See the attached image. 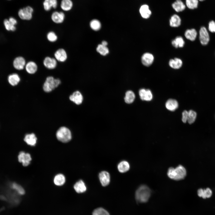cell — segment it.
<instances>
[{"label":"cell","instance_id":"cell-1","mask_svg":"<svg viewBox=\"0 0 215 215\" xmlns=\"http://www.w3.org/2000/svg\"><path fill=\"white\" fill-rule=\"evenodd\" d=\"M186 175L185 168L182 165H179L175 168H170L168 171L167 175L170 179L179 180L184 179Z\"/></svg>","mask_w":215,"mask_h":215},{"label":"cell","instance_id":"cell-2","mask_svg":"<svg viewBox=\"0 0 215 215\" xmlns=\"http://www.w3.org/2000/svg\"><path fill=\"white\" fill-rule=\"evenodd\" d=\"M150 195L151 191L150 188L146 185H143L136 190L135 198L139 202H145L148 201Z\"/></svg>","mask_w":215,"mask_h":215},{"label":"cell","instance_id":"cell-3","mask_svg":"<svg viewBox=\"0 0 215 215\" xmlns=\"http://www.w3.org/2000/svg\"><path fill=\"white\" fill-rule=\"evenodd\" d=\"M56 136L58 140L63 143L67 142L72 139L70 131L65 127H60L56 132Z\"/></svg>","mask_w":215,"mask_h":215},{"label":"cell","instance_id":"cell-4","mask_svg":"<svg viewBox=\"0 0 215 215\" xmlns=\"http://www.w3.org/2000/svg\"><path fill=\"white\" fill-rule=\"evenodd\" d=\"M60 80L52 76L47 77L43 85V89L46 92H49L57 87L61 83Z\"/></svg>","mask_w":215,"mask_h":215},{"label":"cell","instance_id":"cell-5","mask_svg":"<svg viewBox=\"0 0 215 215\" xmlns=\"http://www.w3.org/2000/svg\"><path fill=\"white\" fill-rule=\"evenodd\" d=\"M139 12L141 17L145 19H150L152 14L150 6L147 3H143L140 5Z\"/></svg>","mask_w":215,"mask_h":215},{"label":"cell","instance_id":"cell-6","mask_svg":"<svg viewBox=\"0 0 215 215\" xmlns=\"http://www.w3.org/2000/svg\"><path fill=\"white\" fill-rule=\"evenodd\" d=\"M33 12V8L28 6L20 9L18 12V15L21 19L29 20L32 19Z\"/></svg>","mask_w":215,"mask_h":215},{"label":"cell","instance_id":"cell-7","mask_svg":"<svg viewBox=\"0 0 215 215\" xmlns=\"http://www.w3.org/2000/svg\"><path fill=\"white\" fill-rule=\"evenodd\" d=\"M171 6L175 13L178 14L183 12L187 9L183 0H175L171 3Z\"/></svg>","mask_w":215,"mask_h":215},{"label":"cell","instance_id":"cell-8","mask_svg":"<svg viewBox=\"0 0 215 215\" xmlns=\"http://www.w3.org/2000/svg\"><path fill=\"white\" fill-rule=\"evenodd\" d=\"M18 160L19 162L22 163L23 166L26 167L30 164L32 158L30 153L21 151L19 153Z\"/></svg>","mask_w":215,"mask_h":215},{"label":"cell","instance_id":"cell-9","mask_svg":"<svg viewBox=\"0 0 215 215\" xmlns=\"http://www.w3.org/2000/svg\"><path fill=\"white\" fill-rule=\"evenodd\" d=\"M199 39L200 43L203 45H207L209 41V33L206 28L204 26L201 27L200 29Z\"/></svg>","mask_w":215,"mask_h":215},{"label":"cell","instance_id":"cell-10","mask_svg":"<svg viewBox=\"0 0 215 215\" xmlns=\"http://www.w3.org/2000/svg\"><path fill=\"white\" fill-rule=\"evenodd\" d=\"M181 23L182 18L179 14L174 13L170 17L169 24L171 27H178L181 25Z\"/></svg>","mask_w":215,"mask_h":215},{"label":"cell","instance_id":"cell-11","mask_svg":"<svg viewBox=\"0 0 215 215\" xmlns=\"http://www.w3.org/2000/svg\"><path fill=\"white\" fill-rule=\"evenodd\" d=\"M99 178L102 185L104 187L108 185L110 182V175L107 171H102L99 173Z\"/></svg>","mask_w":215,"mask_h":215},{"label":"cell","instance_id":"cell-12","mask_svg":"<svg viewBox=\"0 0 215 215\" xmlns=\"http://www.w3.org/2000/svg\"><path fill=\"white\" fill-rule=\"evenodd\" d=\"M54 56L56 60L60 62H64L67 60V58L66 51L63 48L59 49L56 51Z\"/></svg>","mask_w":215,"mask_h":215},{"label":"cell","instance_id":"cell-13","mask_svg":"<svg viewBox=\"0 0 215 215\" xmlns=\"http://www.w3.org/2000/svg\"><path fill=\"white\" fill-rule=\"evenodd\" d=\"M44 67L49 69H55L57 65V61L55 58L47 56L45 58L43 61Z\"/></svg>","mask_w":215,"mask_h":215},{"label":"cell","instance_id":"cell-14","mask_svg":"<svg viewBox=\"0 0 215 215\" xmlns=\"http://www.w3.org/2000/svg\"><path fill=\"white\" fill-rule=\"evenodd\" d=\"M154 59L153 55L149 53H144L141 57V62L144 66L149 67L153 63Z\"/></svg>","mask_w":215,"mask_h":215},{"label":"cell","instance_id":"cell-15","mask_svg":"<svg viewBox=\"0 0 215 215\" xmlns=\"http://www.w3.org/2000/svg\"><path fill=\"white\" fill-rule=\"evenodd\" d=\"M5 27L8 30L15 31L16 29L15 25L17 23L16 19L13 17H10L9 20L5 19L4 22Z\"/></svg>","mask_w":215,"mask_h":215},{"label":"cell","instance_id":"cell-16","mask_svg":"<svg viewBox=\"0 0 215 215\" xmlns=\"http://www.w3.org/2000/svg\"><path fill=\"white\" fill-rule=\"evenodd\" d=\"M51 18L54 23L56 24L61 23L64 20L65 15L62 12L55 11L52 14Z\"/></svg>","mask_w":215,"mask_h":215},{"label":"cell","instance_id":"cell-17","mask_svg":"<svg viewBox=\"0 0 215 215\" xmlns=\"http://www.w3.org/2000/svg\"><path fill=\"white\" fill-rule=\"evenodd\" d=\"M26 62L24 58L21 56L16 57L13 62V65L16 69L20 70L24 69L26 65Z\"/></svg>","mask_w":215,"mask_h":215},{"label":"cell","instance_id":"cell-18","mask_svg":"<svg viewBox=\"0 0 215 215\" xmlns=\"http://www.w3.org/2000/svg\"><path fill=\"white\" fill-rule=\"evenodd\" d=\"M69 99L70 100L76 104L79 105L82 103L83 98L80 92L78 91H76L70 96Z\"/></svg>","mask_w":215,"mask_h":215},{"label":"cell","instance_id":"cell-19","mask_svg":"<svg viewBox=\"0 0 215 215\" xmlns=\"http://www.w3.org/2000/svg\"><path fill=\"white\" fill-rule=\"evenodd\" d=\"M73 188L75 191L78 193H84L87 190L85 184L82 180L77 181L74 185Z\"/></svg>","mask_w":215,"mask_h":215},{"label":"cell","instance_id":"cell-20","mask_svg":"<svg viewBox=\"0 0 215 215\" xmlns=\"http://www.w3.org/2000/svg\"><path fill=\"white\" fill-rule=\"evenodd\" d=\"M24 141L28 145L35 146L37 142V138L34 133L27 134L24 138Z\"/></svg>","mask_w":215,"mask_h":215},{"label":"cell","instance_id":"cell-21","mask_svg":"<svg viewBox=\"0 0 215 215\" xmlns=\"http://www.w3.org/2000/svg\"><path fill=\"white\" fill-rule=\"evenodd\" d=\"M58 5L57 0H44L43 5L44 9L49 11L52 8H56Z\"/></svg>","mask_w":215,"mask_h":215},{"label":"cell","instance_id":"cell-22","mask_svg":"<svg viewBox=\"0 0 215 215\" xmlns=\"http://www.w3.org/2000/svg\"><path fill=\"white\" fill-rule=\"evenodd\" d=\"M25 68L26 71L29 74H33L37 71L38 66L34 62L30 61L26 64Z\"/></svg>","mask_w":215,"mask_h":215},{"label":"cell","instance_id":"cell-23","mask_svg":"<svg viewBox=\"0 0 215 215\" xmlns=\"http://www.w3.org/2000/svg\"><path fill=\"white\" fill-rule=\"evenodd\" d=\"M197 32L194 28L187 29L185 33V36L186 38L191 41H194L197 36Z\"/></svg>","mask_w":215,"mask_h":215},{"label":"cell","instance_id":"cell-24","mask_svg":"<svg viewBox=\"0 0 215 215\" xmlns=\"http://www.w3.org/2000/svg\"><path fill=\"white\" fill-rule=\"evenodd\" d=\"M165 106L168 110L171 111H173L178 108V104L176 100L173 99H170L168 100L166 102Z\"/></svg>","mask_w":215,"mask_h":215},{"label":"cell","instance_id":"cell-25","mask_svg":"<svg viewBox=\"0 0 215 215\" xmlns=\"http://www.w3.org/2000/svg\"><path fill=\"white\" fill-rule=\"evenodd\" d=\"M130 168V165L129 163L125 160L120 162L117 165L118 171L121 173L127 172L129 170Z\"/></svg>","mask_w":215,"mask_h":215},{"label":"cell","instance_id":"cell-26","mask_svg":"<svg viewBox=\"0 0 215 215\" xmlns=\"http://www.w3.org/2000/svg\"><path fill=\"white\" fill-rule=\"evenodd\" d=\"M169 64L171 67L174 69H178L182 66V62L179 58H175L170 60Z\"/></svg>","mask_w":215,"mask_h":215},{"label":"cell","instance_id":"cell-27","mask_svg":"<svg viewBox=\"0 0 215 215\" xmlns=\"http://www.w3.org/2000/svg\"><path fill=\"white\" fill-rule=\"evenodd\" d=\"M65 182V178L64 176L61 173L56 175L53 179L54 184L58 186L63 185Z\"/></svg>","mask_w":215,"mask_h":215},{"label":"cell","instance_id":"cell-28","mask_svg":"<svg viewBox=\"0 0 215 215\" xmlns=\"http://www.w3.org/2000/svg\"><path fill=\"white\" fill-rule=\"evenodd\" d=\"M184 2L187 9L194 10L198 7V0H184Z\"/></svg>","mask_w":215,"mask_h":215},{"label":"cell","instance_id":"cell-29","mask_svg":"<svg viewBox=\"0 0 215 215\" xmlns=\"http://www.w3.org/2000/svg\"><path fill=\"white\" fill-rule=\"evenodd\" d=\"M9 83L11 85L14 86L17 85L20 81V78L18 74L13 73L10 75L8 78Z\"/></svg>","mask_w":215,"mask_h":215},{"label":"cell","instance_id":"cell-30","mask_svg":"<svg viewBox=\"0 0 215 215\" xmlns=\"http://www.w3.org/2000/svg\"><path fill=\"white\" fill-rule=\"evenodd\" d=\"M171 43L174 47L177 48L183 47L185 44V42L181 36H178L172 41Z\"/></svg>","mask_w":215,"mask_h":215},{"label":"cell","instance_id":"cell-31","mask_svg":"<svg viewBox=\"0 0 215 215\" xmlns=\"http://www.w3.org/2000/svg\"><path fill=\"white\" fill-rule=\"evenodd\" d=\"M10 187L19 195H23L25 193L24 188L20 185L13 182L10 185Z\"/></svg>","mask_w":215,"mask_h":215},{"label":"cell","instance_id":"cell-32","mask_svg":"<svg viewBox=\"0 0 215 215\" xmlns=\"http://www.w3.org/2000/svg\"><path fill=\"white\" fill-rule=\"evenodd\" d=\"M73 6V3L71 0H62L61 3V7L64 11H68L70 10Z\"/></svg>","mask_w":215,"mask_h":215},{"label":"cell","instance_id":"cell-33","mask_svg":"<svg viewBox=\"0 0 215 215\" xmlns=\"http://www.w3.org/2000/svg\"><path fill=\"white\" fill-rule=\"evenodd\" d=\"M135 99V95L131 90H128L125 93L124 99L125 102L128 104L132 103Z\"/></svg>","mask_w":215,"mask_h":215},{"label":"cell","instance_id":"cell-34","mask_svg":"<svg viewBox=\"0 0 215 215\" xmlns=\"http://www.w3.org/2000/svg\"><path fill=\"white\" fill-rule=\"evenodd\" d=\"M90 25L91 29L95 31L99 30L101 27V22L96 19L92 20L90 22Z\"/></svg>","mask_w":215,"mask_h":215},{"label":"cell","instance_id":"cell-35","mask_svg":"<svg viewBox=\"0 0 215 215\" xmlns=\"http://www.w3.org/2000/svg\"><path fill=\"white\" fill-rule=\"evenodd\" d=\"M97 51L101 55L105 56L109 53L108 48L106 46H105L101 44H99L96 48Z\"/></svg>","mask_w":215,"mask_h":215},{"label":"cell","instance_id":"cell-36","mask_svg":"<svg viewBox=\"0 0 215 215\" xmlns=\"http://www.w3.org/2000/svg\"><path fill=\"white\" fill-rule=\"evenodd\" d=\"M196 113L192 110H190L188 111V116L187 121L190 124H191L193 123L196 118Z\"/></svg>","mask_w":215,"mask_h":215},{"label":"cell","instance_id":"cell-37","mask_svg":"<svg viewBox=\"0 0 215 215\" xmlns=\"http://www.w3.org/2000/svg\"><path fill=\"white\" fill-rule=\"evenodd\" d=\"M92 215H110L109 213L104 208H97L95 209L92 213Z\"/></svg>","mask_w":215,"mask_h":215},{"label":"cell","instance_id":"cell-38","mask_svg":"<svg viewBox=\"0 0 215 215\" xmlns=\"http://www.w3.org/2000/svg\"><path fill=\"white\" fill-rule=\"evenodd\" d=\"M47 40L50 42H54L58 39L57 35L53 31H50L48 32L47 35Z\"/></svg>","mask_w":215,"mask_h":215},{"label":"cell","instance_id":"cell-39","mask_svg":"<svg viewBox=\"0 0 215 215\" xmlns=\"http://www.w3.org/2000/svg\"><path fill=\"white\" fill-rule=\"evenodd\" d=\"M212 192L209 188H208L206 189H203V192L202 197L204 199L207 198H209L212 195Z\"/></svg>","mask_w":215,"mask_h":215},{"label":"cell","instance_id":"cell-40","mask_svg":"<svg viewBox=\"0 0 215 215\" xmlns=\"http://www.w3.org/2000/svg\"><path fill=\"white\" fill-rule=\"evenodd\" d=\"M208 30L212 33H215V22L212 20L208 24Z\"/></svg>","mask_w":215,"mask_h":215},{"label":"cell","instance_id":"cell-41","mask_svg":"<svg viewBox=\"0 0 215 215\" xmlns=\"http://www.w3.org/2000/svg\"><path fill=\"white\" fill-rule=\"evenodd\" d=\"M152 98L153 95L151 91L149 89L146 90L145 100L150 101L152 100Z\"/></svg>","mask_w":215,"mask_h":215},{"label":"cell","instance_id":"cell-42","mask_svg":"<svg viewBox=\"0 0 215 215\" xmlns=\"http://www.w3.org/2000/svg\"><path fill=\"white\" fill-rule=\"evenodd\" d=\"M146 90L141 89L139 92V94L140 99L142 100H145Z\"/></svg>","mask_w":215,"mask_h":215},{"label":"cell","instance_id":"cell-43","mask_svg":"<svg viewBox=\"0 0 215 215\" xmlns=\"http://www.w3.org/2000/svg\"><path fill=\"white\" fill-rule=\"evenodd\" d=\"M188 116V112L186 110L183 111L182 113V120L184 123H185L187 121Z\"/></svg>","mask_w":215,"mask_h":215},{"label":"cell","instance_id":"cell-44","mask_svg":"<svg viewBox=\"0 0 215 215\" xmlns=\"http://www.w3.org/2000/svg\"><path fill=\"white\" fill-rule=\"evenodd\" d=\"M203 189L202 188L199 189L198 190L197 194L199 196L202 197L203 192Z\"/></svg>","mask_w":215,"mask_h":215},{"label":"cell","instance_id":"cell-45","mask_svg":"<svg viewBox=\"0 0 215 215\" xmlns=\"http://www.w3.org/2000/svg\"><path fill=\"white\" fill-rule=\"evenodd\" d=\"M101 44L104 46H107L108 45V42L105 41H103L102 42Z\"/></svg>","mask_w":215,"mask_h":215},{"label":"cell","instance_id":"cell-46","mask_svg":"<svg viewBox=\"0 0 215 215\" xmlns=\"http://www.w3.org/2000/svg\"><path fill=\"white\" fill-rule=\"evenodd\" d=\"M5 207H3L1 208H0V213L3 211H4L5 209Z\"/></svg>","mask_w":215,"mask_h":215},{"label":"cell","instance_id":"cell-47","mask_svg":"<svg viewBox=\"0 0 215 215\" xmlns=\"http://www.w3.org/2000/svg\"><path fill=\"white\" fill-rule=\"evenodd\" d=\"M198 0L199 1H204V0Z\"/></svg>","mask_w":215,"mask_h":215}]
</instances>
